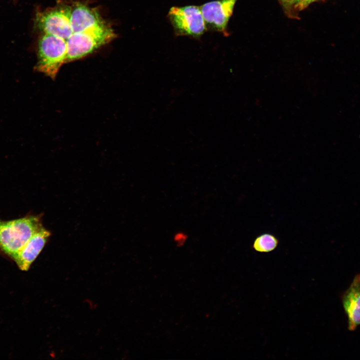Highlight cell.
Wrapping results in <instances>:
<instances>
[{"label": "cell", "mask_w": 360, "mask_h": 360, "mask_svg": "<svg viewBox=\"0 0 360 360\" xmlns=\"http://www.w3.org/2000/svg\"><path fill=\"white\" fill-rule=\"evenodd\" d=\"M66 41L50 34H42L38 42L36 70L54 80L61 66L66 63Z\"/></svg>", "instance_id": "3"}, {"label": "cell", "mask_w": 360, "mask_h": 360, "mask_svg": "<svg viewBox=\"0 0 360 360\" xmlns=\"http://www.w3.org/2000/svg\"><path fill=\"white\" fill-rule=\"evenodd\" d=\"M50 236L43 226L35 232L24 246L12 258L20 270H28L40 254Z\"/></svg>", "instance_id": "7"}, {"label": "cell", "mask_w": 360, "mask_h": 360, "mask_svg": "<svg viewBox=\"0 0 360 360\" xmlns=\"http://www.w3.org/2000/svg\"><path fill=\"white\" fill-rule=\"evenodd\" d=\"M115 37L112 28L106 22L88 31L72 33L66 40V63L88 55Z\"/></svg>", "instance_id": "2"}, {"label": "cell", "mask_w": 360, "mask_h": 360, "mask_svg": "<svg viewBox=\"0 0 360 360\" xmlns=\"http://www.w3.org/2000/svg\"><path fill=\"white\" fill-rule=\"evenodd\" d=\"M72 6L59 4L37 12L35 25L42 34L61 38L66 41L72 34L70 26Z\"/></svg>", "instance_id": "4"}, {"label": "cell", "mask_w": 360, "mask_h": 360, "mask_svg": "<svg viewBox=\"0 0 360 360\" xmlns=\"http://www.w3.org/2000/svg\"><path fill=\"white\" fill-rule=\"evenodd\" d=\"M188 238V234L182 231L176 232L173 236V240L178 246H184L187 241Z\"/></svg>", "instance_id": "12"}, {"label": "cell", "mask_w": 360, "mask_h": 360, "mask_svg": "<svg viewBox=\"0 0 360 360\" xmlns=\"http://www.w3.org/2000/svg\"><path fill=\"white\" fill-rule=\"evenodd\" d=\"M168 16L177 36L196 38L202 35L206 30L200 6H172Z\"/></svg>", "instance_id": "5"}, {"label": "cell", "mask_w": 360, "mask_h": 360, "mask_svg": "<svg viewBox=\"0 0 360 360\" xmlns=\"http://www.w3.org/2000/svg\"><path fill=\"white\" fill-rule=\"evenodd\" d=\"M316 0H282L288 10L294 11L303 10L310 4Z\"/></svg>", "instance_id": "11"}, {"label": "cell", "mask_w": 360, "mask_h": 360, "mask_svg": "<svg viewBox=\"0 0 360 360\" xmlns=\"http://www.w3.org/2000/svg\"><path fill=\"white\" fill-rule=\"evenodd\" d=\"M342 303L348 320V328L354 330L360 325V274L356 275L344 294Z\"/></svg>", "instance_id": "9"}, {"label": "cell", "mask_w": 360, "mask_h": 360, "mask_svg": "<svg viewBox=\"0 0 360 360\" xmlns=\"http://www.w3.org/2000/svg\"><path fill=\"white\" fill-rule=\"evenodd\" d=\"M237 0H216L200 6L203 17L211 28L224 34L227 33L228 22Z\"/></svg>", "instance_id": "6"}, {"label": "cell", "mask_w": 360, "mask_h": 360, "mask_svg": "<svg viewBox=\"0 0 360 360\" xmlns=\"http://www.w3.org/2000/svg\"><path fill=\"white\" fill-rule=\"evenodd\" d=\"M42 227L40 216L0 220V248L12 258L24 246L33 234Z\"/></svg>", "instance_id": "1"}, {"label": "cell", "mask_w": 360, "mask_h": 360, "mask_svg": "<svg viewBox=\"0 0 360 360\" xmlns=\"http://www.w3.org/2000/svg\"><path fill=\"white\" fill-rule=\"evenodd\" d=\"M104 22L95 9L80 2L72 6L70 26L72 33L88 31Z\"/></svg>", "instance_id": "8"}, {"label": "cell", "mask_w": 360, "mask_h": 360, "mask_svg": "<svg viewBox=\"0 0 360 360\" xmlns=\"http://www.w3.org/2000/svg\"><path fill=\"white\" fill-rule=\"evenodd\" d=\"M278 244V239L274 235L262 234L257 236L253 242L252 248L260 252H269L274 250Z\"/></svg>", "instance_id": "10"}]
</instances>
